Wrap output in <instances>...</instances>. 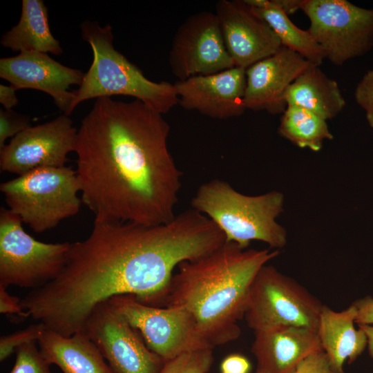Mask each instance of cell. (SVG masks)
Returning a JSON list of instances; mask_svg holds the SVG:
<instances>
[{
    "label": "cell",
    "instance_id": "obj_1",
    "mask_svg": "<svg viewBox=\"0 0 373 373\" xmlns=\"http://www.w3.org/2000/svg\"><path fill=\"white\" fill-rule=\"evenodd\" d=\"M169 132L162 114L140 100L96 99L74 150L81 199L95 220L151 226L175 216L182 175Z\"/></svg>",
    "mask_w": 373,
    "mask_h": 373
},
{
    "label": "cell",
    "instance_id": "obj_2",
    "mask_svg": "<svg viewBox=\"0 0 373 373\" xmlns=\"http://www.w3.org/2000/svg\"><path fill=\"white\" fill-rule=\"evenodd\" d=\"M225 242L222 231L193 209L151 226L95 219L90 235L71 248L68 289L86 312L119 295L161 307L175 268Z\"/></svg>",
    "mask_w": 373,
    "mask_h": 373
},
{
    "label": "cell",
    "instance_id": "obj_3",
    "mask_svg": "<svg viewBox=\"0 0 373 373\" xmlns=\"http://www.w3.org/2000/svg\"><path fill=\"white\" fill-rule=\"evenodd\" d=\"M278 254V249H244L225 242L178 266L161 307L186 311L212 347L234 341L240 335L238 321L244 318L256 274Z\"/></svg>",
    "mask_w": 373,
    "mask_h": 373
},
{
    "label": "cell",
    "instance_id": "obj_4",
    "mask_svg": "<svg viewBox=\"0 0 373 373\" xmlns=\"http://www.w3.org/2000/svg\"><path fill=\"white\" fill-rule=\"evenodd\" d=\"M81 30L82 37L92 48L93 59L78 89L73 91L70 113L85 100L117 95L135 97L162 115L179 103L174 84L147 79L115 50L110 25L101 27L87 21L81 25Z\"/></svg>",
    "mask_w": 373,
    "mask_h": 373
},
{
    "label": "cell",
    "instance_id": "obj_5",
    "mask_svg": "<svg viewBox=\"0 0 373 373\" xmlns=\"http://www.w3.org/2000/svg\"><path fill=\"white\" fill-rule=\"evenodd\" d=\"M283 204L281 192L247 195L218 179L201 184L191 202L192 209L222 231L226 242H235L244 249L252 240L278 250L286 245V230L276 220L283 211Z\"/></svg>",
    "mask_w": 373,
    "mask_h": 373
},
{
    "label": "cell",
    "instance_id": "obj_6",
    "mask_svg": "<svg viewBox=\"0 0 373 373\" xmlns=\"http://www.w3.org/2000/svg\"><path fill=\"white\" fill-rule=\"evenodd\" d=\"M8 209L33 231L54 228L79 211L80 187L72 168L44 167L1 184Z\"/></svg>",
    "mask_w": 373,
    "mask_h": 373
},
{
    "label": "cell",
    "instance_id": "obj_7",
    "mask_svg": "<svg viewBox=\"0 0 373 373\" xmlns=\"http://www.w3.org/2000/svg\"><path fill=\"white\" fill-rule=\"evenodd\" d=\"M323 305L295 280L265 265L251 285L244 318L254 332L285 325L317 331Z\"/></svg>",
    "mask_w": 373,
    "mask_h": 373
},
{
    "label": "cell",
    "instance_id": "obj_8",
    "mask_svg": "<svg viewBox=\"0 0 373 373\" xmlns=\"http://www.w3.org/2000/svg\"><path fill=\"white\" fill-rule=\"evenodd\" d=\"M18 216L0 209V286L35 289L55 279L64 268L70 243H46L23 228Z\"/></svg>",
    "mask_w": 373,
    "mask_h": 373
},
{
    "label": "cell",
    "instance_id": "obj_9",
    "mask_svg": "<svg viewBox=\"0 0 373 373\" xmlns=\"http://www.w3.org/2000/svg\"><path fill=\"white\" fill-rule=\"evenodd\" d=\"M308 31L335 65L366 54L373 47V8L346 0H303Z\"/></svg>",
    "mask_w": 373,
    "mask_h": 373
},
{
    "label": "cell",
    "instance_id": "obj_10",
    "mask_svg": "<svg viewBox=\"0 0 373 373\" xmlns=\"http://www.w3.org/2000/svg\"><path fill=\"white\" fill-rule=\"evenodd\" d=\"M108 301L138 331L147 347L166 363L184 354L213 347L183 309L146 305L131 295L116 296Z\"/></svg>",
    "mask_w": 373,
    "mask_h": 373
},
{
    "label": "cell",
    "instance_id": "obj_11",
    "mask_svg": "<svg viewBox=\"0 0 373 373\" xmlns=\"http://www.w3.org/2000/svg\"><path fill=\"white\" fill-rule=\"evenodd\" d=\"M169 64L172 73L180 81L235 66L216 13L200 12L184 20L173 37Z\"/></svg>",
    "mask_w": 373,
    "mask_h": 373
},
{
    "label": "cell",
    "instance_id": "obj_12",
    "mask_svg": "<svg viewBox=\"0 0 373 373\" xmlns=\"http://www.w3.org/2000/svg\"><path fill=\"white\" fill-rule=\"evenodd\" d=\"M82 332L97 346L113 373H157L162 360L108 300L93 309Z\"/></svg>",
    "mask_w": 373,
    "mask_h": 373
},
{
    "label": "cell",
    "instance_id": "obj_13",
    "mask_svg": "<svg viewBox=\"0 0 373 373\" xmlns=\"http://www.w3.org/2000/svg\"><path fill=\"white\" fill-rule=\"evenodd\" d=\"M77 130L69 116L30 126L0 149L1 171L23 175L44 167H62L74 151Z\"/></svg>",
    "mask_w": 373,
    "mask_h": 373
},
{
    "label": "cell",
    "instance_id": "obj_14",
    "mask_svg": "<svg viewBox=\"0 0 373 373\" xmlns=\"http://www.w3.org/2000/svg\"><path fill=\"white\" fill-rule=\"evenodd\" d=\"M215 13L235 66L247 69L281 48L273 30L245 1L220 0Z\"/></svg>",
    "mask_w": 373,
    "mask_h": 373
},
{
    "label": "cell",
    "instance_id": "obj_15",
    "mask_svg": "<svg viewBox=\"0 0 373 373\" xmlns=\"http://www.w3.org/2000/svg\"><path fill=\"white\" fill-rule=\"evenodd\" d=\"M84 74L62 65L47 53L26 51L0 59V77L16 90L32 88L48 94L64 115L69 116L74 99L71 85H80Z\"/></svg>",
    "mask_w": 373,
    "mask_h": 373
},
{
    "label": "cell",
    "instance_id": "obj_16",
    "mask_svg": "<svg viewBox=\"0 0 373 373\" xmlns=\"http://www.w3.org/2000/svg\"><path fill=\"white\" fill-rule=\"evenodd\" d=\"M246 69L234 66L207 75L178 80L175 88L179 104L213 119H225L242 115L245 105Z\"/></svg>",
    "mask_w": 373,
    "mask_h": 373
},
{
    "label": "cell",
    "instance_id": "obj_17",
    "mask_svg": "<svg viewBox=\"0 0 373 373\" xmlns=\"http://www.w3.org/2000/svg\"><path fill=\"white\" fill-rule=\"evenodd\" d=\"M314 66H317L281 46L274 55L246 69V108L266 111L271 114L283 113L287 108V90L299 76Z\"/></svg>",
    "mask_w": 373,
    "mask_h": 373
},
{
    "label": "cell",
    "instance_id": "obj_18",
    "mask_svg": "<svg viewBox=\"0 0 373 373\" xmlns=\"http://www.w3.org/2000/svg\"><path fill=\"white\" fill-rule=\"evenodd\" d=\"M254 332L256 373H293L307 358L323 350L317 331L309 328L285 325Z\"/></svg>",
    "mask_w": 373,
    "mask_h": 373
},
{
    "label": "cell",
    "instance_id": "obj_19",
    "mask_svg": "<svg viewBox=\"0 0 373 373\" xmlns=\"http://www.w3.org/2000/svg\"><path fill=\"white\" fill-rule=\"evenodd\" d=\"M356 308L353 303L341 312L323 305L317 329L322 348L332 369L345 372L343 365L354 362L367 347V336L360 327H354Z\"/></svg>",
    "mask_w": 373,
    "mask_h": 373
},
{
    "label": "cell",
    "instance_id": "obj_20",
    "mask_svg": "<svg viewBox=\"0 0 373 373\" xmlns=\"http://www.w3.org/2000/svg\"><path fill=\"white\" fill-rule=\"evenodd\" d=\"M37 344L48 362L63 373H113L99 349L82 332L64 336L46 328Z\"/></svg>",
    "mask_w": 373,
    "mask_h": 373
},
{
    "label": "cell",
    "instance_id": "obj_21",
    "mask_svg": "<svg viewBox=\"0 0 373 373\" xmlns=\"http://www.w3.org/2000/svg\"><path fill=\"white\" fill-rule=\"evenodd\" d=\"M285 100L287 106L306 108L326 121L335 117L345 105L337 82L319 66H314L299 76L287 90Z\"/></svg>",
    "mask_w": 373,
    "mask_h": 373
},
{
    "label": "cell",
    "instance_id": "obj_22",
    "mask_svg": "<svg viewBox=\"0 0 373 373\" xmlns=\"http://www.w3.org/2000/svg\"><path fill=\"white\" fill-rule=\"evenodd\" d=\"M1 44L13 51H34L55 55L62 49L51 33L48 8L41 0H23L21 14L17 24L6 32Z\"/></svg>",
    "mask_w": 373,
    "mask_h": 373
},
{
    "label": "cell",
    "instance_id": "obj_23",
    "mask_svg": "<svg viewBox=\"0 0 373 373\" xmlns=\"http://www.w3.org/2000/svg\"><path fill=\"white\" fill-rule=\"evenodd\" d=\"M252 11L262 19L286 47L319 66L325 58L315 39L307 30L297 27L273 0H245Z\"/></svg>",
    "mask_w": 373,
    "mask_h": 373
},
{
    "label": "cell",
    "instance_id": "obj_24",
    "mask_svg": "<svg viewBox=\"0 0 373 373\" xmlns=\"http://www.w3.org/2000/svg\"><path fill=\"white\" fill-rule=\"evenodd\" d=\"M282 114L278 134L298 147L317 152L325 140L333 139L327 121L306 108L287 106Z\"/></svg>",
    "mask_w": 373,
    "mask_h": 373
},
{
    "label": "cell",
    "instance_id": "obj_25",
    "mask_svg": "<svg viewBox=\"0 0 373 373\" xmlns=\"http://www.w3.org/2000/svg\"><path fill=\"white\" fill-rule=\"evenodd\" d=\"M36 343H26L16 350L15 362L10 373H55Z\"/></svg>",
    "mask_w": 373,
    "mask_h": 373
},
{
    "label": "cell",
    "instance_id": "obj_26",
    "mask_svg": "<svg viewBox=\"0 0 373 373\" xmlns=\"http://www.w3.org/2000/svg\"><path fill=\"white\" fill-rule=\"evenodd\" d=\"M46 328L44 323L37 322L23 329L1 336L0 338V361H3L6 360L19 347L26 343L30 342L37 343L43 332Z\"/></svg>",
    "mask_w": 373,
    "mask_h": 373
},
{
    "label": "cell",
    "instance_id": "obj_27",
    "mask_svg": "<svg viewBox=\"0 0 373 373\" xmlns=\"http://www.w3.org/2000/svg\"><path fill=\"white\" fill-rule=\"evenodd\" d=\"M31 126L30 119L26 115L18 113L12 109H0V149L6 145V141L14 137L21 131Z\"/></svg>",
    "mask_w": 373,
    "mask_h": 373
},
{
    "label": "cell",
    "instance_id": "obj_28",
    "mask_svg": "<svg viewBox=\"0 0 373 373\" xmlns=\"http://www.w3.org/2000/svg\"><path fill=\"white\" fill-rule=\"evenodd\" d=\"M354 96L357 104L365 112L369 126L373 128V70L364 74L356 86Z\"/></svg>",
    "mask_w": 373,
    "mask_h": 373
},
{
    "label": "cell",
    "instance_id": "obj_29",
    "mask_svg": "<svg viewBox=\"0 0 373 373\" xmlns=\"http://www.w3.org/2000/svg\"><path fill=\"white\" fill-rule=\"evenodd\" d=\"M211 350L190 353L175 373H205L211 361Z\"/></svg>",
    "mask_w": 373,
    "mask_h": 373
},
{
    "label": "cell",
    "instance_id": "obj_30",
    "mask_svg": "<svg viewBox=\"0 0 373 373\" xmlns=\"http://www.w3.org/2000/svg\"><path fill=\"white\" fill-rule=\"evenodd\" d=\"M293 373H338L334 371L324 351L307 358ZM345 373V372H343Z\"/></svg>",
    "mask_w": 373,
    "mask_h": 373
},
{
    "label": "cell",
    "instance_id": "obj_31",
    "mask_svg": "<svg viewBox=\"0 0 373 373\" xmlns=\"http://www.w3.org/2000/svg\"><path fill=\"white\" fill-rule=\"evenodd\" d=\"M0 313L3 314H17L27 318L26 314L21 305V299L10 295L6 288L0 286Z\"/></svg>",
    "mask_w": 373,
    "mask_h": 373
},
{
    "label": "cell",
    "instance_id": "obj_32",
    "mask_svg": "<svg viewBox=\"0 0 373 373\" xmlns=\"http://www.w3.org/2000/svg\"><path fill=\"white\" fill-rule=\"evenodd\" d=\"M353 304L356 308L355 323L373 325V298L367 296L357 299Z\"/></svg>",
    "mask_w": 373,
    "mask_h": 373
},
{
    "label": "cell",
    "instance_id": "obj_33",
    "mask_svg": "<svg viewBox=\"0 0 373 373\" xmlns=\"http://www.w3.org/2000/svg\"><path fill=\"white\" fill-rule=\"evenodd\" d=\"M249 368L248 360L238 354L229 356L221 365L222 373H248Z\"/></svg>",
    "mask_w": 373,
    "mask_h": 373
},
{
    "label": "cell",
    "instance_id": "obj_34",
    "mask_svg": "<svg viewBox=\"0 0 373 373\" xmlns=\"http://www.w3.org/2000/svg\"><path fill=\"white\" fill-rule=\"evenodd\" d=\"M16 88L12 85H0V103L4 109L10 110L15 106L18 103L16 95Z\"/></svg>",
    "mask_w": 373,
    "mask_h": 373
},
{
    "label": "cell",
    "instance_id": "obj_35",
    "mask_svg": "<svg viewBox=\"0 0 373 373\" xmlns=\"http://www.w3.org/2000/svg\"><path fill=\"white\" fill-rule=\"evenodd\" d=\"M274 3L287 15L301 8L303 0H273Z\"/></svg>",
    "mask_w": 373,
    "mask_h": 373
},
{
    "label": "cell",
    "instance_id": "obj_36",
    "mask_svg": "<svg viewBox=\"0 0 373 373\" xmlns=\"http://www.w3.org/2000/svg\"><path fill=\"white\" fill-rule=\"evenodd\" d=\"M190 353L184 354L175 359L166 363L160 373H175L181 365L185 361Z\"/></svg>",
    "mask_w": 373,
    "mask_h": 373
},
{
    "label": "cell",
    "instance_id": "obj_37",
    "mask_svg": "<svg viewBox=\"0 0 373 373\" xmlns=\"http://www.w3.org/2000/svg\"><path fill=\"white\" fill-rule=\"evenodd\" d=\"M358 327L361 328L367 336V350L370 356L373 359V325H358Z\"/></svg>",
    "mask_w": 373,
    "mask_h": 373
}]
</instances>
